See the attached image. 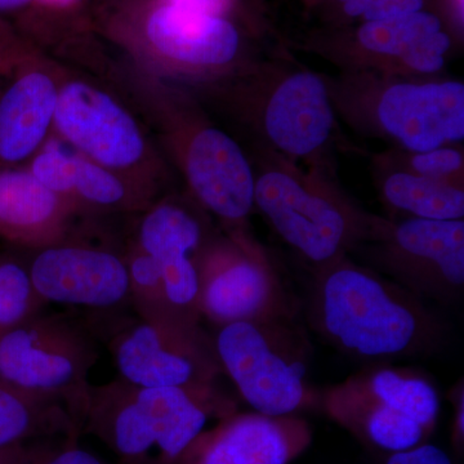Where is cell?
I'll use <instances>...</instances> for the list:
<instances>
[{"mask_svg":"<svg viewBox=\"0 0 464 464\" xmlns=\"http://www.w3.org/2000/svg\"><path fill=\"white\" fill-rule=\"evenodd\" d=\"M438 0H348L334 11L320 17L325 26H344L365 21L391 20L436 11Z\"/></svg>","mask_w":464,"mask_h":464,"instance_id":"27","label":"cell"},{"mask_svg":"<svg viewBox=\"0 0 464 464\" xmlns=\"http://www.w3.org/2000/svg\"><path fill=\"white\" fill-rule=\"evenodd\" d=\"M92 0H35L25 30L29 44L88 32L94 27Z\"/></svg>","mask_w":464,"mask_h":464,"instance_id":"26","label":"cell"},{"mask_svg":"<svg viewBox=\"0 0 464 464\" xmlns=\"http://www.w3.org/2000/svg\"><path fill=\"white\" fill-rule=\"evenodd\" d=\"M408 172L442 181L462 183L463 154L451 146L413 152L409 158Z\"/></svg>","mask_w":464,"mask_h":464,"instance_id":"29","label":"cell"},{"mask_svg":"<svg viewBox=\"0 0 464 464\" xmlns=\"http://www.w3.org/2000/svg\"><path fill=\"white\" fill-rule=\"evenodd\" d=\"M310 314L324 340L369 362L427 353L444 338L422 299L344 257L320 267Z\"/></svg>","mask_w":464,"mask_h":464,"instance_id":"1","label":"cell"},{"mask_svg":"<svg viewBox=\"0 0 464 464\" xmlns=\"http://www.w3.org/2000/svg\"><path fill=\"white\" fill-rule=\"evenodd\" d=\"M24 52L12 47L5 41L0 39V66L7 70L8 72H14L16 69L20 61L23 60Z\"/></svg>","mask_w":464,"mask_h":464,"instance_id":"37","label":"cell"},{"mask_svg":"<svg viewBox=\"0 0 464 464\" xmlns=\"http://www.w3.org/2000/svg\"><path fill=\"white\" fill-rule=\"evenodd\" d=\"M301 2H302V5H304V8L310 9V11H311V9H313L314 5H316L317 0H301Z\"/></svg>","mask_w":464,"mask_h":464,"instance_id":"39","label":"cell"},{"mask_svg":"<svg viewBox=\"0 0 464 464\" xmlns=\"http://www.w3.org/2000/svg\"><path fill=\"white\" fill-rule=\"evenodd\" d=\"M54 130L78 154L154 198L148 172L155 157L148 139L132 112L109 92L82 79L61 82Z\"/></svg>","mask_w":464,"mask_h":464,"instance_id":"8","label":"cell"},{"mask_svg":"<svg viewBox=\"0 0 464 464\" xmlns=\"http://www.w3.org/2000/svg\"><path fill=\"white\" fill-rule=\"evenodd\" d=\"M94 27L155 69L210 76L243 61L246 34L239 21L169 0H111L94 7Z\"/></svg>","mask_w":464,"mask_h":464,"instance_id":"3","label":"cell"},{"mask_svg":"<svg viewBox=\"0 0 464 464\" xmlns=\"http://www.w3.org/2000/svg\"><path fill=\"white\" fill-rule=\"evenodd\" d=\"M8 74H9V72H7V70H5V69H3L2 66H0V76L8 75Z\"/></svg>","mask_w":464,"mask_h":464,"instance_id":"41","label":"cell"},{"mask_svg":"<svg viewBox=\"0 0 464 464\" xmlns=\"http://www.w3.org/2000/svg\"><path fill=\"white\" fill-rule=\"evenodd\" d=\"M378 258L399 285L414 295L450 302L464 289V221L411 218L387 222Z\"/></svg>","mask_w":464,"mask_h":464,"instance_id":"12","label":"cell"},{"mask_svg":"<svg viewBox=\"0 0 464 464\" xmlns=\"http://www.w3.org/2000/svg\"><path fill=\"white\" fill-rule=\"evenodd\" d=\"M255 206L288 246L320 267L344 257L360 241L377 239L387 225L325 183L282 168L256 179Z\"/></svg>","mask_w":464,"mask_h":464,"instance_id":"5","label":"cell"},{"mask_svg":"<svg viewBox=\"0 0 464 464\" xmlns=\"http://www.w3.org/2000/svg\"><path fill=\"white\" fill-rule=\"evenodd\" d=\"M212 237L201 217L176 200L145 210L136 244L157 262L168 301L185 322L199 325L200 262Z\"/></svg>","mask_w":464,"mask_h":464,"instance_id":"16","label":"cell"},{"mask_svg":"<svg viewBox=\"0 0 464 464\" xmlns=\"http://www.w3.org/2000/svg\"><path fill=\"white\" fill-rule=\"evenodd\" d=\"M386 464H453V462L442 449L424 442L409 450L391 453Z\"/></svg>","mask_w":464,"mask_h":464,"instance_id":"33","label":"cell"},{"mask_svg":"<svg viewBox=\"0 0 464 464\" xmlns=\"http://www.w3.org/2000/svg\"><path fill=\"white\" fill-rule=\"evenodd\" d=\"M108 2H111V0H92V3H94V7H96V5H105V3Z\"/></svg>","mask_w":464,"mask_h":464,"instance_id":"40","label":"cell"},{"mask_svg":"<svg viewBox=\"0 0 464 464\" xmlns=\"http://www.w3.org/2000/svg\"><path fill=\"white\" fill-rule=\"evenodd\" d=\"M313 442L297 415H228L198 436L174 464H289Z\"/></svg>","mask_w":464,"mask_h":464,"instance_id":"18","label":"cell"},{"mask_svg":"<svg viewBox=\"0 0 464 464\" xmlns=\"http://www.w3.org/2000/svg\"><path fill=\"white\" fill-rule=\"evenodd\" d=\"M177 133V154L191 194L208 212L239 228L255 207L256 177L243 149L207 123H191Z\"/></svg>","mask_w":464,"mask_h":464,"instance_id":"14","label":"cell"},{"mask_svg":"<svg viewBox=\"0 0 464 464\" xmlns=\"http://www.w3.org/2000/svg\"><path fill=\"white\" fill-rule=\"evenodd\" d=\"M382 192L391 207L409 213L413 218L438 221L464 218L462 183L398 170L384 179Z\"/></svg>","mask_w":464,"mask_h":464,"instance_id":"23","label":"cell"},{"mask_svg":"<svg viewBox=\"0 0 464 464\" xmlns=\"http://www.w3.org/2000/svg\"><path fill=\"white\" fill-rule=\"evenodd\" d=\"M75 213L29 168H0V239L34 250L54 246L69 237Z\"/></svg>","mask_w":464,"mask_h":464,"instance_id":"20","label":"cell"},{"mask_svg":"<svg viewBox=\"0 0 464 464\" xmlns=\"http://www.w3.org/2000/svg\"><path fill=\"white\" fill-rule=\"evenodd\" d=\"M154 198L132 182L74 151L69 201L76 212H139Z\"/></svg>","mask_w":464,"mask_h":464,"instance_id":"22","label":"cell"},{"mask_svg":"<svg viewBox=\"0 0 464 464\" xmlns=\"http://www.w3.org/2000/svg\"><path fill=\"white\" fill-rule=\"evenodd\" d=\"M96 362L94 342L63 316L41 314L0 335V382L65 406L81 431Z\"/></svg>","mask_w":464,"mask_h":464,"instance_id":"6","label":"cell"},{"mask_svg":"<svg viewBox=\"0 0 464 464\" xmlns=\"http://www.w3.org/2000/svg\"><path fill=\"white\" fill-rule=\"evenodd\" d=\"M183 7L222 14L243 24L252 33L264 30L261 0H169Z\"/></svg>","mask_w":464,"mask_h":464,"instance_id":"30","label":"cell"},{"mask_svg":"<svg viewBox=\"0 0 464 464\" xmlns=\"http://www.w3.org/2000/svg\"><path fill=\"white\" fill-rule=\"evenodd\" d=\"M456 414H454L453 442L457 449L463 448L464 442V393L462 383L460 390L456 391L454 398Z\"/></svg>","mask_w":464,"mask_h":464,"instance_id":"36","label":"cell"},{"mask_svg":"<svg viewBox=\"0 0 464 464\" xmlns=\"http://www.w3.org/2000/svg\"><path fill=\"white\" fill-rule=\"evenodd\" d=\"M34 51L0 92V168L21 167L50 140L61 82Z\"/></svg>","mask_w":464,"mask_h":464,"instance_id":"19","label":"cell"},{"mask_svg":"<svg viewBox=\"0 0 464 464\" xmlns=\"http://www.w3.org/2000/svg\"><path fill=\"white\" fill-rule=\"evenodd\" d=\"M257 123L266 140L292 159L314 157L334 130L325 81L308 70L280 75L259 97Z\"/></svg>","mask_w":464,"mask_h":464,"instance_id":"17","label":"cell"},{"mask_svg":"<svg viewBox=\"0 0 464 464\" xmlns=\"http://www.w3.org/2000/svg\"><path fill=\"white\" fill-rule=\"evenodd\" d=\"M324 409L371 447L398 453L422 445L435 430L440 396L411 369L375 366L324 392Z\"/></svg>","mask_w":464,"mask_h":464,"instance_id":"4","label":"cell"},{"mask_svg":"<svg viewBox=\"0 0 464 464\" xmlns=\"http://www.w3.org/2000/svg\"><path fill=\"white\" fill-rule=\"evenodd\" d=\"M20 464H106L83 449L76 447L74 442L67 445L65 449L60 451L51 453L48 450L39 451L36 456L30 458L25 462Z\"/></svg>","mask_w":464,"mask_h":464,"instance_id":"32","label":"cell"},{"mask_svg":"<svg viewBox=\"0 0 464 464\" xmlns=\"http://www.w3.org/2000/svg\"><path fill=\"white\" fill-rule=\"evenodd\" d=\"M109 347L119 378L136 386L217 392V378L224 372L200 325H155L139 319L115 332Z\"/></svg>","mask_w":464,"mask_h":464,"instance_id":"10","label":"cell"},{"mask_svg":"<svg viewBox=\"0 0 464 464\" xmlns=\"http://www.w3.org/2000/svg\"><path fill=\"white\" fill-rule=\"evenodd\" d=\"M27 266L47 304L109 311L130 302L125 258L108 248L66 239L36 250Z\"/></svg>","mask_w":464,"mask_h":464,"instance_id":"15","label":"cell"},{"mask_svg":"<svg viewBox=\"0 0 464 464\" xmlns=\"http://www.w3.org/2000/svg\"><path fill=\"white\" fill-rule=\"evenodd\" d=\"M456 44L441 18L424 11L391 20L325 26L308 36L311 51L353 66L433 74Z\"/></svg>","mask_w":464,"mask_h":464,"instance_id":"11","label":"cell"},{"mask_svg":"<svg viewBox=\"0 0 464 464\" xmlns=\"http://www.w3.org/2000/svg\"><path fill=\"white\" fill-rule=\"evenodd\" d=\"M366 91L371 92L365 102L369 123L408 151H430L463 141L460 82H381Z\"/></svg>","mask_w":464,"mask_h":464,"instance_id":"13","label":"cell"},{"mask_svg":"<svg viewBox=\"0 0 464 464\" xmlns=\"http://www.w3.org/2000/svg\"><path fill=\"white\" fill-rule=\"evenodd\" d=\"M34 5L35 0H0L2 41L14 48H21L26 44L25 30Z\"/></svg>","mask_w":464,"mask_h":464,"instance_id":"31","label":"cell"},{"mask_svg":"<svg viewBox=\"0 0 464 464\" xmlns=\"http://www.w3.org/2000/svg\"><path fill=\"white\" fill-rule=\"evenodd\" d=\"M124 258L130 275V304H133L140 319L155 325L197 326L185 322L170 306L154 258L150 257L136 243Z\"/></svg>","mask_w":464,"mask_h":464,"instance_id":"24","label":"cell"},{"mask_svg":"<svg viewBox=\"0 0 464 464\" xmlns=\"http://www.w3.org/2000/svg\"><path fill=\"white\" fill-rule=\"evenodd\" d=\"M41 449L27 448L24 442L0 448V464H20L36 456Z\"/></svg>","mask_w":464,"mask_h":464,"instance_id":"35","label":"cell"},{"mask_svg":"<svg viewBox=\"0 0 464 464\" xmlns=\"http://www.w3.org/2000/svg\"><path fill=\"white\" fill-rule=\"evenodd\" d=\"M235 413L217 392L150 389L121 378L92 386L82 431L99 438L127 464H174L209 420Z\"/></svg>","mask_w":464,"mask_h":464,"instance_id":"2","label":"cell"},{"mask_svg":"<svg viewBox=\"0 0 464 464\" xmlns=\"http://www.w3.org/2000/svg\"><path fill=\"white\" fill-rule=\"evenodd\" d=\"M81 432L65 406L33 398L0 382V448L57 433L76 440Z\"/></svg>","mask_w":464,"mask_h":464,"instance_id":"21","label":"cell"},{"mask_svg":"<svg viewBox=\"0 0 464 464\" xmlns=\"http://www.w3.org/2000/svg\"><path fill=\"white\" fill-rule=\"evenodd\" d=\"M72 164L74 150L66 149L63 143L48 140L39 150L38 154L30 160L27 168L45 188L69 201L72 192Z\"/></svg>","mask_w":464,"mask_h":464,"instance_id":"28","label":"cell"},{"mask_svg":"<svg viewBox=\"0 0 464 464\" xmlns=\"http://www.w3.org/2000/svg\"><path fill=\"white\" fill-rule=\"evenodd\" d=\"M286 320L234 323L213 341L222 371L257 413L295 415L314 405L308 387V353Z\"/></svg>","mask_w":464,"mask_h":464,"instance_id":"7","label":"cell"},{"mask_svg":"<svg viewBox=\"0 0 464 464\" xmlns=\"http://www.w3.org/2000/svg\"><path fill=\"white\" fill-rule=\"evenodd\" d=\"M348 0H317L315 5H314L311 11L317 12L320 17L325 16L329 12L334 11L335 8L340 7L343 3Z\"/></svg>","mask_w":464,"mask_h":464,"instance_id":"38","label":"cell"},{"mask_svg":"<svg viewBox=\"0 0 464 464\" xmlns=\"http://www.w3.org/2000/svg\"><path fill=\"white\" fill-rule=\"evenodd\" d=\"M45 304L34 286L29 266L0 256V335L41 315Z\"/></svg>","mask_w":464,"mask_h":464,"instance_id":"25","label":"cell"},{"mask_svg":"<svg viewBox=\"0 0 464 464\" xmlns=\"http://www.w3.org/2000/svg\"><path fill=\"white\" fill-rule=\"evenodd\" d=\"M200 315L219 328L289 320V299L264 253L239 231L212 239L200 262Z\"/></svg>","mask_w":464,"mask_h":464,"instance_id":"9","label":"cell"},{"mask_svg":"<svg viewBox=\"0 0 464 464\" xmlns=\"http://www.w3.org/2000/svg\"><path fill=\"white\" fill-rule=\"evenodd\" d=\"M435 14L441 18L445 32L454 39L456 44L463 41L464 0H438Z\"/></svg>","mask_w":464,"mask_h":464,"instance_id":"34","label":"cell"}]
</instances>
